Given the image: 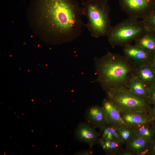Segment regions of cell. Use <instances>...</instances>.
I'll list each match as a JSON object with an SVG mask.
<instances>
[{
	"label": "cell",
	"mask_w": 155,
	"mask_h": 155,
	"mask_svg": "<svg viewBox=\"0 0 155 155\" xmlns=\"http://www.w3.org/2000/svg\"><path fill=\"white\" fill-rule=\"evenodd\" d=\"M81 9L76 0H31L29 10L38 34L57 44L72 42L81 35Z\"/></svg>",
	"instance_id": "cell-1"
},
{
	"label": "cell",
	"mask_w": 155,
	"mask_h": 155,
	"mask_svg": "<svg viewBox=\"0 0 155 155\" xmlns=\"http://www.w3.org/2000/svg\"><path fill=\"white\" fill-rule=\"evenodd\" d=\"M98 82L103 90L128 89L135 67L124 56L108 51L100 57H95Z\"/></svg>",
	"instance_id": "cell-2"
},
{
	"label": "cell",
	"mask_w": 155,
	"mask_h": 155,
	"mask_svg": "<svg viewBox=\"0 0 155 155\" xmlns=\"http://www.w3.org/2000/svg\"><path fill=\"white\" fill-rule=\"evenodd\" d=\"M82 14L87 19L84 26L92 37L107 36L112 26L110 7L108 0H85L81 3Z\"/></svg>",
	"instance_id": "cell-3"
},
{
	"label": "cell",
	"mask_w": 155,
	"mask_h": 155,
	"mask_svg": "<svg viewBox=\"0 0 155 155\" xmlns=\"http://www.w3.org/2000/svg\"><path fill=\"white\" fill-rule=\"evenodd\" d=\"M146 32L142 20L128 17L112 26L107 36L111 46L124 47Z\"/></svg>",
	"instance_id": "cell-4"
},
{
	"label": "cell",
	"mask_w": 155,
	"mask_h": 155,
	"mask_svg": "<svg viewBox=\"0 0 155 155\" xmlns=\"http://www.w3.org/2000/svg\"><path fill=\"white\" fill-rule=\"evenodd\" d=\"M106 92V98L115 104L120 112L148 113L151 106L147 99L136 95L128 89H111Z\"/></svg>",
	"instance_id": "cell-5"
},
{
	"label": "cell",
	"mask_w": 155,
	"mask_h": 155,
	"mask_svg": "<svg viewBox=\"0 0 155 155\" xmlns=\"http://www.w3.org/2000/svg\"><path fill=\"white\" fill-rule=\"evenodd\" d=\"M121 10L128 17L145 18L155 8V0H119Z\"/></svg>",
	"instance_id": "cell-6"
},
{
	"label": "cell",
	"mask_w": 155,
	"mask_h": 155,
	"mask_svg": "<svg viewBox=\"0 0 155 155\" xmlns=\"http://www.w3.org/2000/svg\"><path fill=\"white\" fill-rule=\"evenodd\" d=\"M123 47V56L135 67L152 64L154 53L135 44H130Z\"/></svg>",
	"instance_id": "cell-7"
},
{
	"label": "cell",
	"mask_w": 155,
	"mask_h": 155,
	"mask_svg": "<svg viewBox=\"0 0 155 155\" xmlns=\"http://www.w3.org/2000/svg\"><path fill=\"white\" fill-rule=\"evenodd\" d=\"M102 107L105 114L106 125L118 127L127 125L122 119L119 109L111 100L107 98H104Z\"/></svg>",
	"instance_id": "cell-8"
},
{
	"label": "cell",
	"mask_w": 155,
	"mask_h": 155,
	"mask_svg": "<svg viewBox=\"0 0 155 155\" xmlns=\"http://www.w3.org/2000/svg\"><path fill=\"white\" fill-rule=\"evenodd\" d=\"M95 128L86 123L80 124L76 130L75 136L79 141L87 143L92 147L97 142L99 136Z\"/></svg>",
	"instance_id": "cell-9"
},
{
	"label": "cell",
	"mask_w": 155,
	"mask_h": 155,
	"mask_svg": "<svg viewBox=\"0 0 155 155\" xmlns=\"http://www.w3.org/2000/svg\"><path fill=\"white\" fill-rule=\"evenodd\" d=\"M121 117L127 125L135 127L153 121L148 113L135 112H120Z\"/></svg>",
	"instance_id": "cell-10"
},
{
	"label": "cell",
	"mask_w": 155,
	"mask_h": 155,
	"mask_svg": "<svg viewBox=\"0 0 155 155\" xmlns=\"http://www.w3.org/2000/svg\"><path fill=\"white\" fill-rule=\"evenodd\" d=\"M86 115L88 120L95 128L101 129L106 125L105 114L102 106H92L88 109Z\"/></svg>",
	"instance_id": "cell-11"
},
{
	"label": "cell",
	"mask_w": 155,
	"mask_h": 155,
	"mask_svg": "<svg viewBox=\"0 0 155 155\" xmlns=\"http://www.w3.org/2000/svg\"><path fill=\"white\" fill-rule=\"evenodd\" d=\"M134 74L149 88L155 83V70L151 64L135 67Z\"/></svg>",
	"instance_id": "cell-12"
},
{
	"label": "cell",
	"mask_w": 155,
	"mask_h": 155,
	"mask_svg": "<svg viewBox=\"0 0 155 155\" xmlns=\"http://www.w3.org/2000/svg\"><path fill=\"white\" fill-rule=\"evenodd\" d=\"M128 89L136 95L148 100L150 88L134 73L130 81Z\"/></svg>",
	"instance_id": "cell-13"
},
{
	"label": "cell",
	"mask_w": 155,
	"mask_h": 155,
	"mask_svg": "<svg viewBox=\"0 0 155 155\" xmlns=\"http://www.w3.org/2000/svg\"><path fill=\"white\" fill-rule=\"evenodd\" d=\"M151 143L141 137L135 136L126 143V148L137 155L142 150L150 146Z\"/></svg>",
	"instance_id": "cell-14"
},
{
	"label": "cell",
	"mask_w": 155,
	"mask_h": 155,
	"mask_svg": "<svg viewBox=\"0 0 155 155\" xmlns=\"http://www.w3.org/2000/svg\"><path fill=\"white\" fill-rule=\"evenodd\" d=\"M135 44L155 53V36L146 32L135 41Z\"/></svg>",
	"instance_id": "cell-15"
},
{
	"label": "cell",
	"mask_w": 155,
	"mask_h": 155,
	"mask_svg": "<svg viewBox=\"0 0 155 155\" xmlns=\"http://www.w3.org/2000/svg\"><path fill=\"white\" fill-rule=\"evenodd\" d=\"M100 135L97 142L107 140L121 142L117 127L106 125L101 129Z\"/></svg>",
	"instance_id": "cell-16"
},
{
	"label": "cell",
	"mask_w": 155,
	"mask_h": 155,
	"mask_svg": "<svg viewBox=\"0 0 155 155\" xmlns=\"http://www.w3.org/2000/svg\"><path fill=\"white\" fill-rule=\"evenodd\" d=\"M151 123L134 127L135 135L141 137L151 143L154 142L155 137Z\"/></svg>",
	"instance_id": "cell-17"
},
{
	"label": "cell",
	"mask_w": 155,
	"mask_h": 155,
	"mask_svg": "<svg viewBox=\"0 0 155 155\" xmlns=\"http://www.w3.org/2000/svg\"><path fill=\"white\" fill-rule=\"evenodd\" d=\"M105 153L109 155H119L122 150V146L123 144L121 142L107 140L98 142Z\"/></svg>",
	"instance_id": "cell-18"
},
{
	"label": "cell",
	"mask_w": 155,
	"mask_h": 155,
	"mask_svg": "<svg viewBox=\"0 0 155 155\" xmlns=\"http://www.w3.org/2000/svg\"><path fill=\"white\" fill-rule=\"evenodd\" d=\"M121 142L126 143L135 136L134 127L127 125L117 127Z\"/></svg>",
	"instance_id": "cell-19"
},
{
	"label": "cell",
	"mask_w": 155,
	"mask_h": 155,
	"mask_svg": "<svg viewBox=\"0 0 155 155\" xmlns=\"http://www.w3.org/2000/svg\"><path fill=\"white\" fill-rule=\"evenodd\" d=\"M147 32L155 36V8L145 18L142 20Z\"/></svg>",
	"instance_id": "cell-20"
},
{
	"label": "cell",
	"mask_w": 155,
	"mask_h": 155,
	"mask_svg": "<svg viewBox=\"0 0 155 155\" xmlns=\"http://www.w3.org/2000/svg\"><path fill=\"white\" fill-rule=\"evenodd\" d=\"M150 94L148 101L152 105H155V83L150 88Z\"/></svg>",
	"instance_id": "cell-21"
},
{
	"label": "cell",
	"mask_w": 155,
	"mask_h": 155,
	"mask_svg": "<svg viewBox=\"0 0 155 155\" xmlns=\"http://www.w3.org/2000/svg\"><path fill=\"white\" fill-rule=\"evenodd\" d=\"M148 113L155 122V105H152L150 107Z\"/></svg>",
	"instance_id": "cell-22"
},
{
	"label": "cell",
	"mask_w": 155,
	"mask_h": 155,
	"mask_svg": "<svg viewBox=\"0 0 155 155\" xmlns=\"http://www.w3.org/2000/svg\"><path fill=\"white\" fill-rule=\"evenodd\" d=\"M150 146L145 148L139 153L137 155H148L151 154Z\"/></svg>",
	"instance_id": "cell-23"
},
{
	"label": "cell",
	"mask_w": 155,
	"mask_h": 155,
	"mask_svg": "<svg viewBox=\"0 0 155 155\" xmlns=\"http://www.w3.org/2000/svg\"><path fill=\"white\" fill-rule=\"evenodd\" d=\"M92 152L90 150H86L81 152H79L75 154L77 155H91Z\"/></svg>",
	"instance_id": "cell-24"
},
{
	"label": "cell",
	"mask_w": 155,
	"mask_h": 155,
	"mask_svg": "<svg viewBox=\"0 0 155 155\" xmlns=\"http://www.w3.org/2000/svg\"><path fill=\"white\" fill-rule=\"evenodd\" d=\"M120 155H135V154L129 150L126 149L124 150H122L120 153Z\"/></svg>",
	"instance_id": "cell-25"
},
{
	"label": "cell",
	"mask_w": 155,
	"mask_h": 155,
	"mask_svg": "<svg viewBox=\"0 0 155 155\" xmlns=\"http://www.w3.org/2000/svg\"><path fill=\"white\" fill-rule=\"evenodd\" d=\"M150 150L151 155H155V141L151 143Z\"/></svg>",
	"instance_id": "cell-26"
},
{
	"label": "cell",
	"mask_w": 155,
	"mask_h": 155,
	"mask_svg": "<svg viewBox=\"0 0 155 155\" xmlns=\"http://www.w3.org/2000/svg\"><path fill=\"white\" fill-rule=\"evenodd\" d=\"M151 125L154 133L155 137V122L153 121L151 123Z\"/></svg>",
	"instance_id": "cell-27"
},
{
	"label": "cell",
	"mask_w": 155,
	"mask_h": 155,
	"mask_svg": "<svg viewBox=\"0 0 155 155\" xmlns=\"http://www.w3.org/2000/svg\"><path fill=\"white\" fill-rule=\"evenodd\" d=\"M151 65L155 70V54L154 56Z\"/></svg>",
	"instance_id": "cell-28"
}]
</instances>
